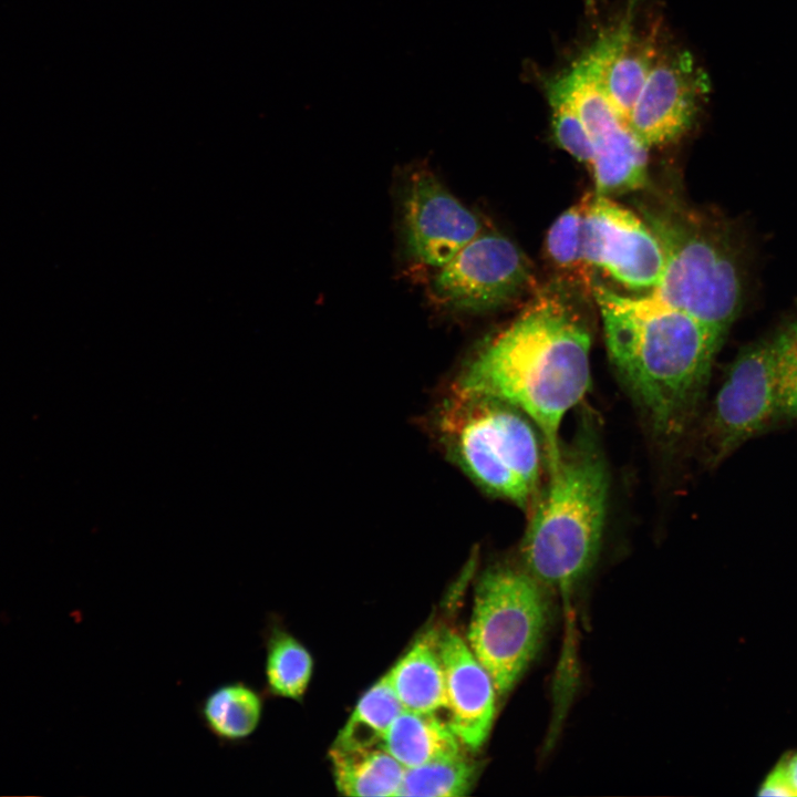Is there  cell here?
<instances>
[{"label": "cell", "mask_w": 797, "mask_h": 797, "mask_svg": "<svg viewBox=\"0 0 797 797\" xmlns=\"http://www.w3.org/2000/svg\"><path fill=\"white\" fill-rule=\"evenodd\" d=\"M582 242L586 260L630 289L652 290L664 255L646 224L608 196L584 194Z\"/></svg>", "instance_id": "cell-9"}, {"label": "cell", "mask_w": 797, "mask_h": 797, "mask_svg": "<svg viewBox=\"0 0 797 797\" xmlns=\"http://www.w3.org/2000/svg\"><path fill=\"white\" fill-rule=\"evenodd\" d=\"M583 213L582 196L551 225L545 240V252L549 265L559 275V283L592 296L596 276L583 252Z\"/></svg>", "instance_id": "cell-18"}, {"label": "cell", "mask_w": 797, "mask_h": 797, "mask_svg": "<svg viewBox=\"0 0 797 797\" xmlns=\"http://www.w3.org/2000/svg\"><path fill=\"white\" fill-rule=\"evenodd\" d=\"M403 204L407 249L425 266L442 268L484 231L479 217L427 169L411 176Z\"/></svg>", "instance_id": "cell-11"}, {"label": "cell", "mask_w": 797, "mask_h": 797, "mask_svg": "<svg viewBox=\"0 0 797 797\" xmlns=\"http://www.w3.org/2000/svg\"><path fill=\"white\" fill-rule=\"evenodd\" d=\"M609 473L600 446L583 429L561 445L529 508L521 541L525 569L540 584L569 591L593 567L601 547Z\"/></svg>", "instance_id": "cell-3"}, {"label": "cell", "mask_w": 797, "mask_h": 797, "mask_svg": "<svg viewBox=\"0 0 797 797\" xmlns=\"http://www.w3.org/2000/svg\"><path fill=\"white\" fill-rule=\"evenodd\" d=\"M437 645L445 675L447 724L460 744L477 749L494 721L497 692L493 679L455 631L439 632Z\"/></svg>", "instance_id": "cell-12"}, {"label": "cell", "mask_w": 797, "mask_h": 797, "mask_svg": "<svg viewBox=\"0 0 797 797\" xmlns=\"http://www.w3.org/2000/svg\"><path fill=\"white\" fill-rule=\"evenodd\" d=\"M551 108L553 136L558 145L577 161L591 164L593 147L572 107L561 97L547 94Z\"/></svg>", "instance_id": "cell-22"}, {"label": "cell", "mask_w": 797, "mask_h": 797, "mask_svg": "<svg viewBox=\"0 0 797 797\" xmlns=\"http://www.w3.org/2000/svg\"><path fill=\"white\" fill-rule=\"evenodd\" d=\"M447 722L435 714L403 710L386 732L381 747L404 768L462 753Z\"/></svg>", "instance_id": "cell-16"}, {"label": "cell", "mask_w": 797, "mask_h": 797, "mask_svg": "<svg viewBox=\"0 0 797 797\" xmlns=\"http://www.w3.org/2000/svg\"><path fill=\"white\" fill-rule=\"evenodd\" d=\"M262 690L244 680L224 682L201 698L196 713L220 746L246 745L258 731L265 711Z\"/></svg>", "instance_id": "cell-13"}, {"label": "cell", "mask_w": 797, "mask_h": 797, "mask_svg": "<svg viewBox=\"0 0 797 797\" xmlns=\"http://www.w3.org/2000/svg\"><path fill=\"white\" fill-rule=\"evenodd\" d=\"M403 710L386 676H382L360 697L332 748L360 749L381 746L390 726Z\"/></svg>", "instance_id": "cell-19"}, {"label": "cell", "mask_w": 797, "mask_h": 797, "mask_svg": "<svg viewBox=\"0 0 797 797\" xmlns=\"http://www.w3.org/2000/svg\"><path fill=\"white\" fill-rule=\"evenodd\" d=\"M772 338L782 420H797V321L780 328Z\"/></svg>", "instance_id": "cell-21"}, {"label": "cell", "mask_w": 797, "mask_h": 797, "mask_svg": "<svg viewBox=\"0 0 797 797\" xmlns=\"http://www.w3.org/2000/svg\"><path fill=\"white\" fill-rule=\"evenodd\" d=\"M707 77L691 53L664 49L649 73L628 128L646 148L672 143L694 123Z\"/></svg>", "instance_id": "cell-10"}, {"label": "cell", "mask_w": 797, "mask_h": 797, "mask_svg": "<svg viewBox=\"0 0 797 797\" xmlns=\"http://www.w3.org/2000/svg\"><path fill=\"white\" fill-rule=\"evenodd\" d=\"M260 636L265 649V695L301 702L313 673L310 651L275 614L268 617Z\"/></svg>", "instance_id": "cell-15"}, {"label": "cell", "mask_w": 797, "mask_h": 797, "mask_svg": "<svg viewBox=\"0 0 797 797\" xmlns=\"http://www.w3.org/2000/svg\"><path fill=\"white\" fill-rule=\"evenodd\" d=\"M547 623L540 582L526 569L493 567L479 578L467 644L496 692H509L535 658Z\"/></svg>", "instance_id": "cell-6"}, {"label": "cell", "mask_w": 797, "mask_h": 797, "mask_svg": "<svg viewBox=\"0 0 797 797\" xmlns=\"http://www.w3.org/2000/svg\"><path fill=\"white\" fill-rule=\"evenodd\" d=\"M569 287L541 290L465 364L452 387L495 397L526 414L545 445L547 472L561 451L566 414L590 386L591 333Z\"/></svg>", "instance_id": "cell-1"}, {"label": "cell", "mask_w": 797, "mask_h": 797, "mask_svg": "<svg viewBox=\"0 0 797 797\" xmlns=\"http://www.w3.org/2000/svg\"><path fill=\"white\" fill-rule=\"evenodd\" d=\"M532 283L522 250L498 232H480L434 277L432 293L453 310L484 312L519 297Z\"/></svg>", "instance_id": "cell-8"}, {"label": "cell", "mask_w": 797, "mask_h": 797, "mask_svg": "<svg viewBox=\"0 0 797 797\" xmlns=\"http://www.w3.org/2000/svg\"><path fill=\"white\" fill-rule=\"evenodd\" d=\"M782 420L773 338L745 345L729 364L701 431L703 460L716 466Z\"/></svg>", "instance_id": "cell-7"}, {"label": "cell", "mask_w": 797, "mask_h": 797, "mask_svg": "<svg viewBox=\"0 0 797 797\" xmlns=\"http://www.w3.org/2000/svg\"><path fill=\"white\" fill-rule=\"evenodd\" d=\"M644 217L664 255L661 278L649 293L725 339L744 304V240L726 221L694 210L646 209Z\"/></svg>", "instance_id": "cell-4"}, {"label": "cell", "mask_w": 797, "mask_h": 797, "mask_svg": "<svg viewBox=\"0 0 797 797\" xmlns=\"http://www.w3.org/2000/svg\"><path fill=\"white\" fill-rule=\"evenodd\" d=\"M610 361L664 446L680 443L694 425L713 361L724 339L690 314L648 293H618L594 278Z\"/></svg>", "instance_id": "cell-2"}, {"label": "cell", "mask_w": 797, "mask_h": 797, "mask_svg": "<svg viewBox=\"0 0 797 797\" xmlns=\"http://www.w3.org/2000/svg\"><path fill=\"white\" fill-rule=\"evenodd\" d=\"M333 777L345 796H397L405 768L383 747L331 748Z\"/></svg>", "instance_id": "cell-17"}, {"label": "cell", "mask_w": 797, "mask_h": 797, "mask_svg": "<svg viewBox=\"0 0 797 797\" xmlns=\"http://www.w3.org/2000/svg\"><path fill=\"white\" fill-rule=\"evenodd\" d=\"M436 632H427L385 674L406 711L435 714L447 706Z\"/></svg>", "instance_id": "cell-14"}, {"label": "cell", "mask_w": 797, "mask_h": 797, "mask_svg": "<svg viewBox=\"0 0 797 797\" xmlns=\"http://www.w3.org/2000/svg\"><path fill=\"white\" fill-rule=\"evenodd\" d=\"M775 764L779 768L783 778L791 794L797 796V748H788L778 756Z\"/></svg>", "instance_id": "cell-23"}, {"label": "cell", "mask_w": 797, "mask_h": 797, "mask_svg": "<svg viewBox=\"0 0 797 797\" xmlns=\"http://www.w3.org/2000/svg\"><path fill=\"white\" fill-rule=\"evenodd\" d=\"M475 779V765L459 753L405 768L397 796H465L472 789Z\"/></svg>", "instance_id": "cell-20"}, {"label": "cell", "mask_w": 797, "mask_h": 797, "mask_svg": "<svg viewBox=\"0 0 797 797\" xmlns=\"http://www.w3.org/2000/svg\"><path fill=\"white\" fill-rule=\"evenodd\" d=\"M451 459L484 491L529 510L547 467L532 421L501 400L451 387L434 414Z\"/></svg>", "instance_id": "cell-5"}]
</instances>
